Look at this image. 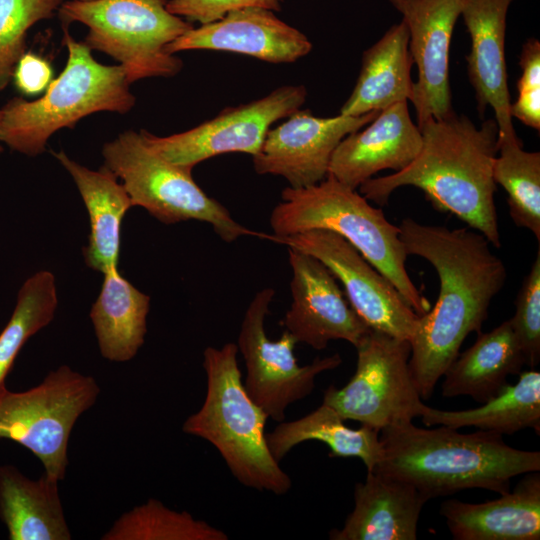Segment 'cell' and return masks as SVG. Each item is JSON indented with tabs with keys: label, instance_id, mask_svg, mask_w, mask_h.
I'll return each instance as SVG.
<instances>
[{
	"label": "cell",
	"instance_id": "obj_13",
	"mask_svg": "<svg viewBox=\"0 0 540 540\" xmlns=\"http://www.w3.org/2000/svg\"><path fill=\"white\" fill-rule=\"evenodd\" d=\"M267 239L296 248L320 260L342 284L359 317L373 330L410 342L419 316L393 284L340 235L312 229Z\"/></svg>",
	"mask_w": 540,
	"mask_h": 540
},
{
	"label": "cell",
	"instance_id": "obj_20",
	"mask_svg": "<svg viewBox=\"0 0 540 540\" xmlns=\"http://www.w3.org/2000/svg\"><path fill=\"white\" fill-rule=\"evenodd\" d=\"M439 512L455 540H539L540 473H526L512 491L495 500H445Z\"/></svg>",
	"mask_w": 540,
	"mask_h": 540
},
{
	"label": "cell",
	"instance_id": "obj_18",
	"mask_svg": "<svg viewBox=\"0 0 540 540\" xmlns=\"http://www.w3.org/2000/svg\"><path fill=\"white\" fill-rule=\"evenodd\" d=\"M514 1L463 0L460 15L471 40L466 61L477 111L483 118L487 107L493 109L499 140L517 135L510 115L505 58L507 15Z\"/></svg>",
	"mask_w": 540,
	"mask_h": 540
},
{
	"label": "cell",
	"instance_id": "obj_2",
	"mask_svg": "<svg viewBox=\"0 0 540 540\" xmlns=\"http://www.w3.org/2000/svg\"><path fill=\"white\" fill-rule=\"evenodd\" d=\"M419 129L422 147L414 161L401 171L365 181L359 193L384 206L396 189L416 187L433 208L453 214L492 246L500 247L493 179L496 121L487 119L477 127L466 115L453 111L440 119H427Z\"/></svg>",
	"mask_w": 540,
	"mask_h": 540
},
{
	"label": "cell",
	"instance_id": "obj_32",
	"mask_svg": "<svg viewBox=\"0 0 540 540\" xmlns=\"http://www.w3.org/2000/svg\"><path fill=\"white\" fill-rule=\"evenodd\" d=\"M63 0H0V91L12 79L15 65L25 52L28 30L54 16Z\"/></svg>",
	"mask_w": 540,
	"mask_h": 540
},
{
	"label": "cell",
	"instance_id": "obj_25",
	"mask_svg": "<svg viewBox=\"0 0 540 540\" xmlns=\"http://www.w3.org/2000/svg\"><path fill=\"white\" fill-rule=\"evenodd\" d=\"M59 480H34L11 464L0 465V519L10 540H70Z\"/></svg>",
	"mask_w": 540,
	"mask_h": 540
},
{
	"label": "cell",
	"instance_id": "obj_14",
	"mask_svg": "<svg viewBox=\"0 0 540 540\" xmlns=\"http://www.w3.org/2000/svg\"><path fill=\"white\" fill-rule=\"evenodd\" d=\"M379 112L317 117L300 108L269 129L253 156L254 170L260 175L281 176L292 188L315 185L328 175L331 157L342 139L366 126Z\"/></svg>",
	"mask_w": 540,
	"mask_h": 540
},
{
	"label": "cell",
	"instance_id": "obj_30",
	"mask_svg": "<svg viewBox=\"0 0 540 540\" xmlns=\"http://www.w3.org/2000/svg\"><path fill=\"white\" fill-rule=\"evenodd\" d=\"M58 305L55 277L40 270L19 289L13 313L0 333V392L24 344L54 318Z\"/></svg>",
	"mask_w": 540,
	"mask_h": 540
},
{
	"label": "cell",
	"instance_id": "obj_39",
	"mask_svg": "<svg viewBox=\"0 0 540 540\" xmlns=\"http://www.w3.org/2000/svg\"><path fill=\"white\" fill-rule=\"evenodd\" d=\"M79 1H91V0H79Z\"/></svg>",
	"mask_w": 540,
	"mask_h": 540
},
{
	"label": "cell",
	"instance_id": "obj_38",
	"mask_svg": "<svg viewBox=\"0 0 540 540\" xmlns=\"http://www.w3.org/2000/svg\"><path fill=\"white\" fill-rule=\"evenodd\" d=\"M1 118H2V112H1V109H0V127H1ZM2 151H3V146H2L1 139H0V154L2 153Z\"/></svg>",
	"mask_w": 540,
	"mask_h": 540
},
{
	"label": "cell",
	"instance_id": "obj_33",
	"mask_svg": "<svg viewBox=\"0 0 540 540\" xmlns=\"http://www.w3.org/2000/svg\"><path fill=\"white\" fill-rule=\"evenodd\" d=\"M525 356L534 368L540 360V249L529 273L522 281L515 300V313L509 319Z\"/></svg>",
	"mask_w": 540,
	"mask_h": 540
},
{
	"label": "cell",
	"instance_id": "obj_5",
	"mask_svg": "<svg viewBox=\"0 0 540 540\" xmlns=\"http://www.w3.org/2000/svg\"><path fill=\"white\" fill-rule=\"evenodd\" d=\"M237 353L232 342L204 350L206 396L201 408L184 421L182 431L211 443L242 485L284 495L292 481L269 451L268 416L244 388Z\"/></svg>",
	"mask_w": 540,
	"mask_h": 540
},
{
	"label": "cell",
	"instance_id": "obj_6",
	"mask_svg": "<svg viewBox=\"0 0 540 540\" xmlns=\"http://www.w3.org/2000/svg\"><path fill=\"white\" fill-rule=\"evenodd\" d=\"M62 43L68 52L65 67L44 95L33 101L15 97L1 109V142L24 155L43 153L56 131L73 128L88 115L102 111L125 114L135 105L119 64L96 61L92 50L75 40L65 25Z\"/></svg>",
	"mask_w": 540,
	"mask_h": 540
},
{
	"label": "cell",
	"instance_id": "obj_29",
	"mask_svg": "<svg viewBox=\"0 0 540 540\" xmlns=\"http://www.w3.org/2000/svg\"><path fill=\"white\" fill-rule=\"evenodd\" d=\"M493 179L507 193L514 224L531 231L540 244V153L524 150L517 135L498 139Z\"/></svg>",
	"mask_w": 540,
	"mask_h": 540
},
{
	"label": "cell",
	"instance_id": "obj_24",
	"mask_svg": "<svg viewBox=\"0 0 540 540\" xmlns=\"http://www.w3.org/2000/svg\"><path fill=\"white\" fill-rule=\"evenodd\" d=\"M413 64L408 29L401 20L363 52L357 81L339 114L360 116L400 101H410L414 87Z\"/></svg>",
	"mask_w": 540,
	"mask_h": 540
},
{
	"label": "cell",
	"instance_id": "obj_34",
	"mask_svg": "<svg viewBox=\"0 0 540 540\" xmlns=\"http://www.w3.org/2000/svg\"><path fill=\"white\" fill-rule=\"evenodd\" d=\"M247 7L280 11L281 0H168L166 3L170 13L200 25L217 21L231 11Z\"/></svg>",
	"mask_w": 540,
	"mask_h": 540
},
{
	"label": "cell",
	"instance_id": "obj_19",
	"mask_svg": "<svg viewBox=\"0 0 540 540\" xmlns=\"http://www.w3.org/2000/svg\"><path fill=\"white\" fill-rule=\"evenodd\" d=\"M421 147V132L410 116L408 101H400L381 110L364 129L342 139L331 157L328 175L357 190L382 170L405 169Z\"/></svg>",
	"mask_w": 540,
	"mask_h": 540
},
{
	"label": "cell",
	"instance_id": "obj_9",
	"mask_svg": "<svg viewBox=\"0 0 540 540\" xmlns=\"http://www.w3.org/2000/svg\"><path fill=\"white\" fill-rule=\"evenodd\" d=\"M99 393L92 376L67 365L26 391L6 387L0 392V440L19 443L41 461L46 475L63 480L72 429Z\"/></svg>",
	"mask_w": 540,
	"mask_h": 540
},
{
	"label": "cell",
	"instance_id": "obj_7",
	"mask_svg": "<svg viewBox=\"0 0 540 540\" xmlns=\"http://www.w3.org/2000/svg\"><path fill=\"white\" fill-rule=\"evenodd\" d=\"M168 0H70L58 9L63 25L88 27L84 43L103 52L125 71L129 83L173 77L183 63L166 46L190 30L191 22L170 13Z\"/></svg>",
	"mask_w": 540,
	"mask_h": 540
},
{
	"label": "cell",
	"instance_id": "obj_17",
	"mask_svg": "<svg viewBox=\"0 0 540 540\" xmlns=\"http://www.w3.org/2000/svg\"><path fill=\"white\" fill-rule=\"evenodd\" d=\"M187 50L237 53L278 64L306 56L312 50V43L274 11L247 7L231 11L217 21L192 27L166 46L170 54Z\"/></svg>",
	"mask_w": 540,
	"mask_h": 540
},
{
	"label": "cell",
	"instance_id": "obj_27",
	"mask_svg": "<svg viewBox=\"0 0 540 540\" xmlns=\"http://www.w3.org/2000/svg\"><path fill=\"white\" fill-rule=\"evenodd\" d=\"M379 432L362 425L352 429L329 405L322 403L309 414L288 422H280L266 434L272 457L280 462L296 445L306 441H320L330 448V457L361 459L367 471H372L382 457Z\"/></svg>",
	"mask_w": 540,
	"mask_h": 540
},
{
	"label": "cell",
	"instance_id": "obj_26",
	"mask_svg": "<svg viewBox=\"0 0 540 540\" xmlns=\"http://www.w3.org/2000/svg\"><path fill=\"white\" fill-rule=\"evenodd\" d=\"M103 275L90 319L101 355L109 361L126 362L135 357L144 343L150 297L125 279L118 266Z\"/></svg>",
	"mask_w": 540,
	"mask_h": 540
},
{
	"label": "cell",
	"instance_id": "obj_35",
	"mask_svg": "<svg viewBox=\"0 0 540 540\" xmlns=\"http://www.w3.org/2000/svg\"><path fill=\"white\" fill-rule=\"evenodd\" d=\"M52 76V67L46 59L33 52H24L15 65L12 79L18 91L35 95L46 90Z\"/></svg>",
	"mask_w": 540,
	"mask_h": 540
},
{
	"label": "cell",
	"instance_id": "obj_28",
	"mask_svg": "<svg viewBox=\"0 0 540 540\" xmlns=\"http://www.w3.org/2000/svg\"><path fill=\"white\" fill-rule=\"evenodd\" d=\"M421 421L426 426L444 425L454 429L476 427L495 433L514 434L532 428L540 434V372L534 369L519 374L499 394L480 407L446 411L424 404Z\"/></svg>",
	"mask_w": 540,
	"mask_h": 540
},
{
	"label": "cell",
	"instance_id": "obj_23",
	"mask_svg": "<svg viewBox=\"0 0 540 540\" xmlns=\"http://www.w3.org/2000/svg\"><path fill=\"white\" fill-rule=\"evenodd\" d=\"M526 365L519 341L508 320L487 333H478L475 343L459 353L443 374L442 395H466L485 403L519 375Z\"/></svg>",
	"mask_w": 540,
	"mask_h": 540
},
{
	"label": "cell",
	"instance_id": "obj_12",
	"mask_svg": "<svg viewBox=\"0 0 540 540\" xmlns=\"http://www.w3.org/2000/svg\"><path fill=\"white\" fill-rule=\"evenodd\" d=\"M303 85H283L266 96L223 109L187 131L161 137L146 130L143 141L167 161L193 169L200 162L232 152L255 156L271 126L305 103Z\"/></svg>",
	"mask_w": 540,
	"mask_h": 540
},
{
	"label": "cell",
	"instance_id": "obj_10",
	"mask_svg": "<svg viewBox=\"0 0 540 540\" xmlns=\"http://www.w3.org/2000/svg\"><path fill=\"white\" fill-rule=\"evenodd\" d=\"M355 348L354 375L341 389L330 385L322 403L343 420L378 431L420 417L424 403L409 368L410 342L370 328Z\"/></svg>",
	"mask_w": 540,
	"mask_h": 540
},
{
	"label": "cell",
	"instance_id": "obj_3",
	"mask_svg": "<svg viewBox=\"0 0 540 540\" xmlns=\"http://www.w3.org/2000/svg\"><path fill=\"white\" fill-rule=\"evenodd\" d=\"M457 430L412 422L387 426L380 436L382 457L372 471L412 485L427 501L473 488L504 494L513 477L540 471L539 451L513 448L499 433Z\"/></svg>",
	"mask_w": 540,
	"mask_h": 540
},
{
	"label": "cell",
	"instance_id": "obj_16",
	"mask_svg": "<svg viewBox=\"0 0 540 540\" xmlns=\"http://www.w3.org/2000/svg\"><path fill=\"white\" fill-rule=\"evenodd\" d=\"M401 15L409 33V50L417 66L413 104L417 126L454 110L449 79L453 31L463 0H388Z\"/></svg>",
	"mask_w": 540,
	"mask_h": 540
},
{
	"label": "cell",
	"instance_id": "obj_11",
	"mask_svg": "<svg viewBox=\"0 0 540 540\" xmlns=\"http://www.w3.org/2000/svg\"><path fill=\"white\" fill-rule=\"evenodd\" d=\"M274 295L271 287L255 294L245 311L236 346L246 366L243 385L247 394L268 418L282 422L288 406L312 392L316 376L337 368L342 358L335 353L299 366L294 355L297 341L287 330L279 340H270L265 319Z\"/></svg>",
	"mask_w": 540,
	"mask_h": 540
},
{
	"label": "cell",
	"instance_id": "obj_37",
	"mask_svg": "<svg viewBox=\"0 0 540 540\" xmlns=\"http://www.w3.org/2000/svg\"><path fill=\"white\" fill-rule=\"evenodd\" d=\"M510 115L524 125L540 130V88L518 92L510 105Z\"/></svg>",
	"mask_w": 540,
	"mask_h": 540
},
{
	"label": "cell",
	"instance_id": "obj_4",
	"mask_svg": "<svg viewBox=\"0 0 540 540\" xmlns=\"http://www.w3.org/2000/svg\"><path fill=\"white\" fill-rule=\"evenodd\" d=\"M270 226L276 237L312 229L340 235L393 284L418 316L430 310V302L408 275L399 227L387 220L381 208L331 175L312 186L284 188L281 202L271 212Z\"/></svg>",
	"mask_w": 540,
	"mask_h": 540
},
{
	"label": "cell",
	"instance_id": "obj_36",
	"mask_svg": "<svg viewBox=\"0 0 540 540\" xmlns=\"http://www.w3.org/2000/svg\"><path fill=\"white\" fill-rule=\"evenodd\" d=\"M519 66L521 75L517 81L518 92L540 88V42L532 37L522 45Z\"/></svg>",
	"mask_w": 540,
	"mask_h": 540
},
{
	"label": "cell",
	"instance_id": "obj_21",
	"mask_svg": "<svg viewBox=\"0 0 540 540\" xmlns=\"http://www.w3.org/2000/svg\"><path fill=\"white\" fill-rule=\"evenodd\" d=\"M354 509L332 540H416L420 513L427 499L412 485L367 471L354 489Z\"/></svg>",
	"mask_w": 540,
	"mask_h": 540
},
{
	"label": "cell",
	"instance_id": "obj_8",
	"mask_svg": "<svg viewBox=\"0 0 540 540\" xmlns=\"http://www.w3.org/2000/svg\"><path fill=\"white\" fill-rule=\"evenodd\" d=\"M102 155L104 166L121 180L132 206L144 208L161 223L206 222L225 242L245 235L266 239L267 234L243 226L221 203L209 197L194 181L191 168L161 157L139 132L120 133L104 144Z\"/></svg>",
	"mask_w": 540,
	"mask_h": 540
},
{
	"label": "cell",
	"instance_id": "obj_31",
	"mask_svg": "<svg viewBox=\"0 0 540 540\" xmlns=\"http://www.w3.org/2000/svg\"><path fill=\"white\" fill-rule=\"evenodd\" d=\"M102 540H227L228 535L186 511H175L157 499L123 513Z\"/></svg>",
	"mask_w": 540,
	"mask_h": 540
},
{
	"label": "cell",
	"instance_id": "obj_1",
	"mask_svg": "<svg viewBox=\"0 0 540 540\" xmlns=\"http://www.w3.org/2000/svg\"><path fill=\"white\" fill-rule=\"evenodd\" d=\"M398 227L407 255L428 261L439 279L436 303L419 316L410 340L411 376L421 399L427 400L466 337L481 332L507 270L488 239L470 227L449 229L412 218Z\"/></svg>",
	"mask_w": 540,
	"mask_h": 540
},
{
	"label": "cell",
	"instance_id": "obj_22",
	"mask_svg": "<svg viewBox=\"0 0 540 540\" xmlns=\"http://www.w3.org/2000/svg\"><path fill=\"white\" fill-rule=\"evenodd\" d=\"M53 155L72 176L89 215L90 234L83 248L86 265L101 273L118 266L121 223L133 207L127 191L104 165L91 170L64 151Z\"/></svg>",
	"mask_w": 540,
	"mask_h": 540
},
{
	"label": "cell",
	"instance_id": "obj_15",
	"mask_svg": "<svg viewBox=\"0 0 540 540\" xmlns=\"http://www.w3.org/2000/svg\"><path fill=\"white\" fill-rule=\"evenodd\" d=\"M292 302L281 324L297 341L323 350L331 340L354 347L369 331L330 270L317 258L288 247Z\"/></svg>",
	"mask_w": 540,
	"mask_h": 540
}]
</instances>
